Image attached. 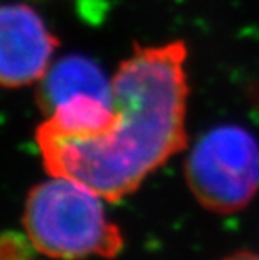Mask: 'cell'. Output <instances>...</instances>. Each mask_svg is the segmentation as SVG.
<instances>
[{
    "mask_svg": "<svg viewBox=\"0 0 259 260\" xmlns=\"http://www.w3.org/2000/svg\"><path fill=\"white\" fill-rule=\"evenodd\" d=\"M187 46H136L111 77L113 113L95 131H63L42 121L37 148L49 175L120 202L187 146Z\"/></svg>",
    "mask_w": 259,
    "mask_h": 260,
    "instance_id": "6da1fadb",
    "label": "cell"
},
{
    "mask_svg": "<svg viewBox=\"0 0 259 260\" xmlns=\"http://www.w3.org/2000/svg\"><path fill=\"white\" fill-rule=\"evenodd\" d=\"M31 247L49 258H114L123 250L120 226L108 218L103 198L84 185L52 176L31 188L22 215Z\"/></svg>",
    "mask_w": 259,
    "mask_h": 260,
    "instance_id": "7a4b0ae2",
    "label": "cell"
},
{
    "mask_svg": "<svg viewBox=\"0 0 259 260\" xmlns=\"http://www.w3.org/2000/svg\"><path fill=\"white\" fill-rule=\"evenodd\" d=\"M185 181L209 212L229 215L246 208L259 190V141L236 124L209 129L185 159Z\"/></svg>",
    "mask_w": 259,
    "mask_h": 260,
    "instance_id": "3957f363",
    "label": "cell"
},
{
    "mask_svg": "<svg viewBox=\"0 0 259 260\" xmlns=\"http://www.w3.org/2000/svg\"><path fill=\"white\" fill-rule=\"evenodd\" d=\"M59 46L44 19L25 4L0 5V87L39 82Z\"/></svg>",
    "mask_w": 259,
    "mask_h": 260,
    "instance_id": "277c9868",
    "label": "cell"
},
{
    "mask_svg": "<svg viewBox=\"0 0 259 260\" xmlns=\"http://www.w3.org/2000/svg\"><path fill=\"white\" fill-rule=\"evenodd\" d=\"M78 96H95L111 101V79L100 64L84 56H66L51 64L39 81L37 101L46 116L59 104Z\"/></svg>",
    "mask_w": 259,
    "mask_h": 260,
    "instance_id": "5b68a950",
    "label": "cell"
},
{
    "mask_svg": "<svg viewBox=\"0 0 259 260\" xmlns=\"http://www.w3.org/2000/svg\"><path fill=\"white\" fill-rule=\"evenodd\" d=\"M222 260H259V253L249 252V250H239V252L231 253L227 257H224Z\"/></svg>",
    "mask_w": 259,
    "mask_h": 260,
    "instance_id": "8992f818",
    "label": "cell"
}]
</instances>
